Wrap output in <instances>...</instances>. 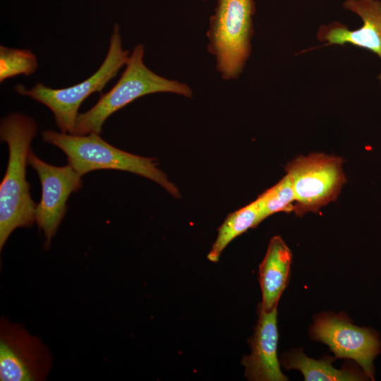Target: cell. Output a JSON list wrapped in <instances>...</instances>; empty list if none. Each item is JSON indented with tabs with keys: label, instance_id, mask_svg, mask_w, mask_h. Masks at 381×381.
I'll list each match as a JSON object with an SVG mask.
<instances>
[{
	"label": "cell",
	"instance_id": "cell-1",
	"mask_svg": "<svg viewBox=\"0 0 381 381\" xmlns=\"http://www.w3.org/2000/svg\"><path fill=\"white\" fill-rule=\"evenodd\" d=\"M35 120L19 112L1 121L0 137L8 149L6 171L0 184V250L11 233L35 222L37 204L30 193L26 164L31 143L37 134Z\"/></svg>",
	"mask_w": 381,
	"mask_h": 381
},
{
	"label": "cell",
	"instance_id": "cell-2",
	"mask_svg": "<svg viewBox=\"0 0 381 381\" xmlns=\"http://www.w3.org/2000/svg\"><path fill=\"white\" fill-rule=\"evenodd\" d=\"M42 137L44 142L63 151L68 164L82 176L100 169L128 171L153 181L174 198L180 197L179 189L158 168L155 158L118 149L97 133L81 135L44 130Z\"/></svg>",
	"mask_w": 381,
	"mask_h": 381
},
{
	"label": "cell",
	"instance_id": "cell-3",
	"mask_svg": "<svg viewBox=\"0 0 381 381\" xmlns=\"http://www.w3.org/2000/svg\"><path fill=\"white\" fill-rule=\"evenodd\" d=\"M144 54L143 44L133 47L125 70L115 85L102 95L90 109L78 114L73 134L100 135L108 117L143 96L169 92L192 97L193 90L186 83L164 78L148 68L143 62Z\"/></svg>",
	"mask_w": 381,
	"mask_h": 381
},
{
	"label": "cell",
	"instance_id": "cell-4",
	"mask_svg": "<svg viewBox=\"0 0 381 381\" xmlns=\"http://www.w3.org/2000/svg\"><path fill=\"white\" fill-rule=\"evenodd\" d=\"M254 0H216L206 32L207 50L224 80L237 79L251 53Z\"/></svg>",
	"mask_w": 381,
	"mask_h": 381
},
{
	"label": "cell",
	"instance_id": "cell-5",
	"mask_svg": "<svg viewBox=\"0 0 381 381\" xmlns=\"http://www.w3.org/2000/svg\"><path fill=\"white\" fill-rule=\"evenodd\" d=\"M129 55V52L123 48L119 26L115 24L104 60L95 73L85 80L60 89L38 83L30 90L21 84L17 85L15 90L18 94L28 96L49 108L60 131L73 134L82 102L92 93L101 92L126 64Z\"/></svg>",
	"mask_w": 381,
	"mask_h": 381
},
{
	"label": "cell",
	"instance_id": "cell-6",
	"mask_svg": "<svg viewBox=\"0 0 381 381\" xmlns=\"http://www.w3.org/2000/svg\"><path fill=\"white\" fill-rule=\"evenodd\" d=\"M342 158L323 153L299 156L285 167L295 195L293 212L297 216L316 212L334 201L346 183Z\"/></svg>",
	"mask_w": 381,
	"mask_h": 381
},
{
	"label": "cell",
	"instance_id": "cell-7",
	"mask_svg": "<svg viewBox=\"0 0 381 381\" xmlns=\"http://www.w3.org/2000/svg\"><path fill=\"white\" fill-rule=\"evenodd\" d=\"M48 346L20 323L0 320V380L42 381L51 370Z\"/></svg>",
	"mask_w": 381,
	"mask_h": 381
},
{
	"label": "cell",
	"instance_id": "cell-8",
	"mask_svg": "<svg viewBox=\"0 0 381 381\" xmlns=\"http://www.w3.org/2000/svg\"><path fill=\"white\" fill-rule=\"evenodd\" d=\"M310 335L327 345L335 357L356 361L368 379L374 380V361L381 352V340L373 329L356 326L346 315L325 312L315 318Z\"/></svg>",
	"mask_w": 381,
	"mask_h": 381
},
{
	"label": "cell",
	"instance_id": "cell-9",
	"mask_svg": "<svg viewBox=\"0 0 381 381\" xmlns=\"http://www.w3.org/2000/svg\"><path fill=\"white\" fill-rule=\"evenodd\" d=\"M28 164L36 171L41 183L42 196L36 205L35 222L45 237L44 248L49 249L66 214L68 197L83 186V176L68 164L64 167L47 164L31 149Z\"/></svg>",
	"mask_w": 381,
	"mask_h": 381
},
{
	"label": "cell",
	"instance_id": "cell-10",
	"mask_svg": "<svg viewBox=\"0 0 381 381\" xmlns=\"http://www.w3.org/2000/svg\"><path fill=\"white\" fill-rule=\"evenodd\" d=\"M344 8L357 14L363 21L362 25L353 30L338 22L322 25L318 38L327 43L318 47L350 44L372 52L381 60V1L346 0ZM377 78L381 83V71Z\"/></svg>",
	"mask_w": 381,
	"mask_h": 381
},
{
	"label": "cell",
	"instance_id": "cell-11",
	"mask_svg": "<svg viewBox=\"0 0 381 381\" xmlns=\"http://www.w3.org/2000/svg\"><path fill=\"white\" fill-rule=\"evenodd\" d=\"M278 329L277 308L270 311L260 308L255 332L250 339V353L241 364L245 376L254 381H286L277 356Z\"/></svg>",
	"mask_w": 381,
	"mask_h": 381
},
{
	"label": "cell",
	"instance_id": "cell-12",
	"mask_svg": "<svg viewBox=\"0 0 381 381\" xmlns=\"http://www.w3.org/2000/svg\"><path fill=\"white\" fill-rule=\"evenodd\" d=\"M292 253L279 236H273L265 256L259 266V281L262 291L260 308L270 311L277 308L288 282Z\"/></svg>",
	"mask_w": 381,
	"mask_h": 381
},
{
	"label": "cell",
	"instance_id": "cell-13",
	"mask_svg": "<svg viewBox=\"0 0 381 381\" xmlns=\"http://www.w3.org/2000/svg\"><path fill=\"white\" fill-rule=\"evenodd\" d=\"M333 358L324 357L315 360L308 357L302 350L294 349L282 356L286 369L299 370L306 381H357L368 380L363 371L351 368H335Z\"/></svg>",
	"mask_w": 381,
	"mask_h": 381
},
{
	"label": "cell",
	"instance_id": "cell-14",
	"mask_svg": "<svg viewBox=\"0 0 381 381\" xmlns=\"http://www.w3.org/2000/svg\"><path fill=\"white\" fill-rule=\"evenodd\" d=\"M262 221L257 199L229 214L218 229L217 238L207 255L208 260L217 262L222 251L231 241L248 229L258 226Z\"/></svg>",
	"mask_w": 381,
	"mask_h": 381
},
{
	"label": "cell",
	"instance_id": "cell-15",
	"mask_svg": "<svg viewBox=\"0 0 381 381\" xmlns=\"http://www.w3.org/2000/svg\"><path fill=\"white\" fill-rule=\"evenodd\" d=\"M262 220L280 212H293L295 195L290 176H285L257 198Z\"/></svg>",
	"mask_w": 381,
	"mask_h": 381
},
{
	"label": "cell",
	"instance_id": "cell-16",
	"mask_svg": "<svg viewBox=\"0 0 381 381\" xmlns=\"http://www.w3.org/2000/svg\"><path fill=\"white\" fill-rule=\"evenodd\" d=\"M38 66L36 56L30 49L0 46V82L18 75H30Z\"/></svg>",
	"mask_w": 381,
	"mask_h": 381
}]
</instances>
